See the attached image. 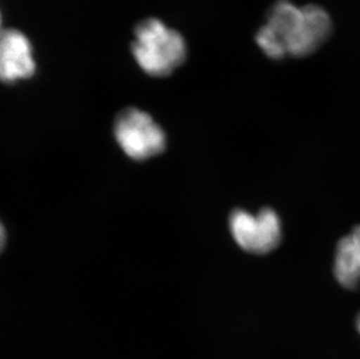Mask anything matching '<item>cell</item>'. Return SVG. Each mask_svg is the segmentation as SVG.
<instances>
[{
    "instance_id": "6",
    "label": "cell",
    "mask_w": 360,
    "mask_h": 359,
    "mask_svg": "<svg viewBox=\"0 0 360 359\" xmlns=\"http://www.w3.org/2000/svg\"><path fill=\"white\" fill-rule=\"evenodd\" d=\"M333 19L323 7L319 5H304L292 37L289 56L304 58L319 51L333 33Z\"/></svg>"
},
{
    "instance_id": "3",
    "label": "cell",
    "mask_w": 360,
    "mask_h": 359,
    "mask_svg": "<svg viewBox=\"0 0 360 359\" xmlns=\"http://www.w3.org/2000/svg\"><path fill=\"white\" fill-rule=\"evenodd\" d=\"M230 230L245 251L265 254L273 251L281 239V222L276 211L262 209L257 214L235 210L230 217Z\"/></svg>"
},
{
    "instance_id": "2",
    "label": "cell",
    "mask_w": 360,
    "mask_h": 359,
    "mask_svg": "<svg viewBox=\"0 0 360 359\" xmlns=\"http://www.w3.org/2000/svg\"><path fill=\"white\" fill-rule=\"evenodd\" d=\"M113 130L117 143L132 159H150L166 149L163 130L148 113L139 108L122 110L117 115Z\"/></svg>"
},
{
    "instance_id": "7",
    "label": "cell",
    "mask_w": 360,
    "mask_h": 359,
    "mask_svg": "<svg viewBox=\"0 0 360 359\" xmlns=\"http://www.w3.org/2000/svg\"><path fill=\"white\" fill-rule=\"evenodd\" d=\"M335 277L347 289L360 285V227L342 238L337 245Z\"/></svg>"
},
{
    "instance_id": "10",
    "label": "cell",
    "mask_w": 360,
    "mask_h": 359,
    "mask_svg": "<svg viewBox=\"0 0 360 359\" xmlns=\"http://www.w3.org/2000/svg\"><path fill=\"white\" fill-rule=\"evenodd\" d=\"M0 30H1V13H0Z\"/></svg>"
},
{
    "instance_id": "4",
    "label": "cell",
    "mask_w": 360,
    "mask_h": 359,
    "mask_svg": "<svg viewBox=\"0 0 360 359\" xmlns=\"http://www.w3.org/2000/svg\"><path fill=\"white\" fill-rule=\"evenodd\" d=\"M301 14L302 6L289 0H280L271 7L265 24L255 35V42L267 58L282 60L289 56V48Z\"/></svg>"
},
{
    "instance_id": "8",
    "label": "cell",
    "mask_w": 360,
    "mask_h": 359,
    "mask_svg": "<svg viewBox=\"0 0 360 359\" xmlns=\"http://www.w3.org/2000/svg\"><path fill=\"white\" fill-rule=\"evenodd\" d=\"M5 244H6V232H5L3 224L0 223V252L3 251Z\"/></svg>"
},
{
    "instance_id": "9",
    "label": "cell",
    "mask_w": 360,
    "mask_h": 359,
    "mask_svg": "<svg viewBox=\"0 0 360 359\" xmlns=\"http://www.w3.org/2000/svg\"><path fill=\"white\" fill-rule=\"evenodd\" d=\"M357 328L360 332V314H359V316H358V319H357Z\"/></svg>"
},
{
    "instance_id": "5",
    "label": "cell",
    "mask_w": 360,
    "mask_h": 359,
    "mask_svg": "<svg viewBox=\"0 0 360 359\" xmlns=\"http://www.w3.org/2000/svg\"><path fill=\"white\" fill-rule=\"evenodd\" d=\"M37 72L31 41L22 32L0 30V81L14 84L33 77Z\"/></svg>"
},
{
    "instance_id": "1",
    "label": "cell",
    "mask_w": 360,
    "mask_h": 359,
    "mask_svg": "<svg viewBox=\"0 0 360 359\" xmlns=\"http://www.w3.org/2000/svg\"><path fill=\"white\" fill-rule=\"evenodd\" d=\"M133 35V58L150 76H169L187 58V42L184 37L159 19L150 18L140 21Z\"/></svg>"
}]
</instances>
